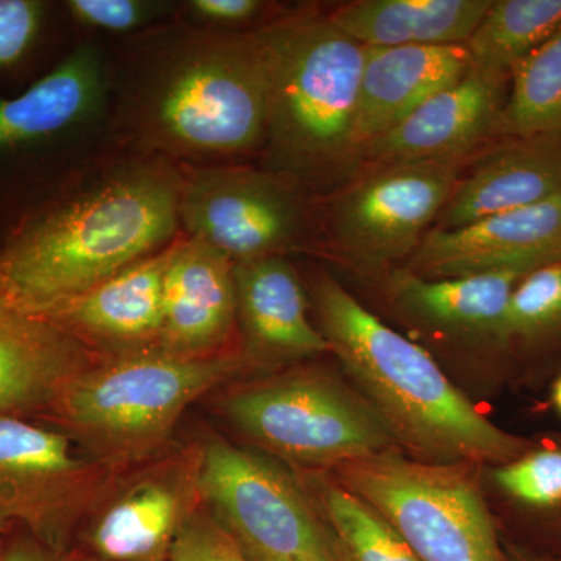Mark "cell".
<instances>
[{
  "label": "cell",
  "mask_w": 561,
  "mask_h": 561,
  "mask_svg": "<svg viewBox=\"0 0 561 561\" xmlns=\"http://www.w3.org/2000/svg\"><path fill=\"white\" fill-rule=\"evenodd\" d=\"M117 114L146 154L239 164L267 139V49L260 28L165 25L133 39L116 73Z\"/></svg>",
  "instance_id": "6da1fadb"
},
{
  "label": "cell",
  "mask_w": 561,
  "mask_h": 561,
  "mask_svg": "<svg viewBox=\"0 0 561 561\" xmlns=\"http://www.w3.org/2000/svg\"><path fill=\"white\" fill-rule=\"evenodd\" d=\"M181 168L144 153L92 172L0 247V295L38 313L94 289L179 238Z\"/></svg>",
  "instance_id": "7a4b0ae2"
},
{
  "label": "cell",
  "mask_w": 561,
  "mask_h": 561,
  "mask_svg": "<svg viewBox=\"0 0 561 561\" xmlns=\"http://www.w3.org/2000/svg\"><path fill=\"white\" fill-rule=\"evenodd\" d=\"M311 294L332 353L412 459L500 467L529 451V442L485 419L427 351L387 327L337 279L317 273Z\"/></svg>",
  "instance_id": "3957f363"
},
{
  "label": "cell",
  "mask_w": 561,
  "mask_h": 561,
  "mask_svg": "<svg viewBox=\"0 0 561 561\" xmlns=\"http://www.w3.org/2000/svg\"><path fill=\"white\" fill-rule=\"evenodd\" d=\"M261 31L271 76L262 168L321 201L365 168L356 136L365 47L309 7Z\"/></svg>",
  "instance_id": "277c9868"
},
{
  "label": "cell",
  "mask_w": 561,
  "mask_h": 561,
  "mask_svg": "<svg viewBox=\"0 0 561 561\" xmlns=\"http://www.w3.org/2000/svg\"><path fill=\"white\" fill-rule=\"evenodd\" d=\"M247 370L241 348L203 357L161 351L103 357L35 421L62 432L91 459L124 471L169 449L187 408Z\"/></svg>",
  "instance_id": "5b68a950"
},
{
  "label": "cell",
  "mask_w": 561,
  "mask_h": 561,
  "mask_svg": "<svg viewBox=\"0 0 561 561\" xmlns=\"http://www.w3.org/2000/svg\"><path fill=\"white\" fill-rule=\"evenodd\" d=\"M224 411L249 440L305 471L334 470L398 446L364 397L317 368L236 387Z\"/></svg>",
  "instance_id": "8992f818"
},
{
  "label": "cell",
  "mask_w": 561,
  "mask_h": 561,
  "mask_svg": "<svg viewBox=\"0 0 561 561\" xmlns=\"http://www.w3.org/2000/svg\"><path fill=\"white\" fill-rule=\"evenodd\" d=\"M471 463H426L394 448L346 461L335 479L389 522L421 561H507Z\"/></svg>",
  "instance_id": "52a82bcc"
},
{
  "label": "cell",
  "mask_w": 561,
  "mask_h": 561,
  "mask_svg": "<svg viewBox=\"0 0 561 561\" xmlns=\"http://www.w3.org/2000/svg\"><path fill=\"white\" fill-rule=\"evenodd\" d=\"M461 169L446 162L365 165L316 201L313 241L367 271L409 260L445 209Z\"/></svg>",
  "instance_id": "ba28073f"
},
{
  "label": "cell",
  "mask_w": 561,
  "mask_h": 561,
  "mask_svg": "<svg viewBox=\"0 0 561 561\" xmlns=\"http://www.w3.org/2000/svg\"><path fill=\"white\" fill-rule=\"evenodd\" d=\"M203 440V505L249 556L339 561L332 535L297 476L216 434Z\"/></svg>",
  "instance_id": "9c48e42d"
},
{
  "label": "cell",
  "mask_w": 561,
  "mask_h": 561,
  "mask_svg": "<svg viewBox=\"0 0 561 561\" xmlns=\"http://www.w3.org/2000/svg\"><path fill=\"white\" fill-rule=\"evenodd\" d=\"M180 225L234 264L287 256L316 238V201L264 168L183 165Z\"/></svg>",
  "instance_id": "30bf717a"
},
{
  "label": "cell",
  "mask_w": 561,
  "mask_h": 561,
  "mask_svg": "<svg viewBox=\"0 0 561 561\" xmlns=\"http://www.w3.org/2000/svg\"><path fill=\"white\" fill-rule=\"evenodd\" d=\"M76 448L47 424L0 415V522L62 553L121 472Z\"/></svg>",
  "instance_id": "8fae6325"
},
{
  "label": "cell",
  "mask_w": 561,
  "mask_h": 561,
  "mask_svg": "<svg viewBox=\"0 0 561 561\" xmlns=\"http://www.w3.org/2000/svg\"><path fill=\"white\" fill-rule=\"evenodd\" d=\"M203 440L121 471L81 524L72 552L92 561H169L203 507Z\"/></svg>",
  "instance_id": "7c38bea8"
},
{
  "label": "cell",
  "mask_w": 561,
  "mask_h": 561,
  "mask_svg": "<svg viewBox=\"0 0 561 561\" xmlns=\"http://www.w3.org/2000/svg\"><path fill=\"white\" fill-rule=\"evenodd\" d=\"M511 80L471 68L364 149L365 165L446 162L465 165L501 138Z\"/></svg>",
  "instance_id": "4fadbf2b"
},
{
  "label": "cell",
  "mask_w": 561,
  "mask_h": 561,
  "mask_svg": "<svg viewBox=\"0 0 561 561\" xmlns=\"http://www.w3.org/2000/svg\"><path fill=\"white\" fill-rule=\"evenodd\" d=\"M561 261V192L548 201L454 230L432 228L405 268L424 278L529 273Z\"/></svg>",
  "instance_id": "5bb4252c"
},
{
  "label": "cell",
  "mask_w": 561,
  "mask_h": 561,
  "mask_svg": "<svg viewBox=\"0 0 561 561\" xmlns=\"http://www.w3.org/2000/svg\"><path fill=\"white\" fill-rule=\"evenodd\" d=\"M176 239L164 250L124 268L87 294L36 317L50 321L101 357L158 351L164 276Z\"/></svg>",
  "instance_id": "9a60e30c"
},
{
  "label": "cell",
  "mask_w": 561,
  "mask_h": 561,
  "mask_svg": "<svg viewBox=\"0 0 561 561\" xmlns=\"http://www.w3.org/2000/svg\"><path fill=\"white\" fill-rule=\"evenodd\" d=\"M234 261L202 239L180 234L164 276L158 351L203 357L239 348Z\"/></svg>",
  "instance_id": "2e32d148"
},
{
  "label": "cell",
  "mask_w": 561,
  "mask_h": 561,
  "mask_svg": "<svg viewBox=\"0 0 561 561\" xmlns=\"http://www.w3.org/2000/svg\"><path fill=\"white\" fill-rule=\"evenodd\" d=\"M239 348L250 368L332 353L308 316V295L286 256L236 262Z\"/></svg>",
  "instance_id": "e0dca14e"
},
{
  "label": "cell",
  "mask_w": 561,
  "mask_h": 561,
  "mask_svg": "<svg viewBox=\"0 0 561 561\" xmlns=\"http://www.w3.org/2000/svg\"><path fill=\"white\" fill-rule=\"evenodd\" d=\"M561 192V135L501 136L461 169L435 230L537 205Z\"/></svg>",
  "instance_id": "ac0fdd59"
},
{
  "label": "cell",
  "mask_w": 561,
  "mask_h": 561,
  "mask_svg": "<svg viewBox=\"0 0 561 561\" xmlns=\"http://www.w3.org/2000/svg\"><path fill=\"white\" fill-rule=\"evenodd\" d=\"M101 359L50 321L21 311L0 295V415L35 420Z\"/></svg>",
  "instance_id": "d6986e66"
},
{
  "label": "cell",
  "mask_w": 561,
  "mask_h": 561,
  "mask_svg": "<svg viewBox=\"0 0 561 561\" xmlns=\"http://www.w3.org/2000/svg\"><path fill=\"white\" fill-rule=\"evenodd\" d=\"M470 69L465 46L365 47L356 131L362 153Z\"/></svg>",
  "instance_id": "ffe728a7"
},
{
  "label": "cell",
  "mask_w": 561,
  "mask_h": 561,
  "mask_svg": "<svg viewBox=\"0 0 561 561\" xmlns=\"http://www.w3.org/2000/svg\"><path fill=\"white\" fill-rule=\"evenodd\" d=\"M491 0H351L328 20L370 49L465 46Z\"/></svg>",
  "instance_id": "44dd1931"
},
{
  "label": "cell",
  "mask_w": 561,
  "mask_h": 561,
  "mask_svg": "<svg viewBox=\"0 0 561 561\" xmlns=\"http://www.w3.org/2000/svg\"><path fill=\"white\" fill-rule=\"evenodd\" d=\"M524 273L493 272L456 278H424L409 268L391 275L394 305L427 327L502 342L505 312Z\"/></svg>",
  "instance_id": "7402d4cb"
},
{
  "label": "cell",
  "mask_w": 561,
  "mask_h": 561,
  "mask_svg": "<svg viewBox=\"0 0 561 561\" xmlns=\"http://www.w3.org/2000/svg\"><path fill=\"white\" fill-rule=\"evenodd\" d=\"M99 49L83 44L13 99L0 98V150L50 138L88 119L105 99Z\"/></svg>",
  "instance_id": "603a6c76"
},
{
  "label": "cell",
  "mask_w": 561,
  "mask_h": 561,
  "mask_svg": "<svg viewBox=\"0 0 561 561\" xmlns=\"http://www.w3.org/2000/svg\"><path fill=\"white\" fill-rule=\"evenodd\" d=\"M300 482L327 523L339 561H421L367 502L323 471H302Z\"/></svg>",
  "instance_id": "cb8c5ba5"
},
{
  "label": "cell",
  "mask_w": 561,
  "mask_h": 561,
  "mask_svg": "<svg viewBox=\"0 0 561 561\" xmlns=\"http://www.w3.org/2000/svg\"><path fill=\"white\" fill-rule=\"evenodd\" d=\"M561 25V0H491L465 43L471 68L511 80L513 70Z\"/></svg>",
  "instance_id": "d4e9b609"
},
{
  "label": "cell",
  "mask_w": 561,
  "mask_h": 561,
  "mask_svg": "<svg viewBox=\"0 0 561 561\" xmlns=\"http://www.w3.org/2000/svg\"><path fill=\"white\" fill-rule=\"evenodd\" d=\"M561 135V25L511 77L501 136Z\"/></svg>",
  "instance_id": "484cf974"
},
{
  "label": "cell",
  "mask_w": 561,
  "mask_h": 561,
  "mask_svg": "<svg viewBox=\"0 0 561 561\" xmlns=\"http://www.w3.org/2000/svg\"><path fill=\"white\" fill-rule=\"evenodd\" d=\"M561 332V261L526 273L505 312L502 342H537Z\"/></svg>",
  "instance_id": "4316f807"
},
{
  "label": "cell",
  "mask_w": 561,
  "mask_h": 561,
  "mask_svg": "<svg viewBox=\"0 0 561 561\" xmlns=\"http://www.w3.org/2000/svg\"><path fill=\"white\" fill-rule=\"evenodd\" d=\"M493 479L507 496L527 507H561V448L529 449L496 467Z\"/></svg>",
  "instance_id": "83f0119b"
},
{
  "label": "cell",
  "mask_w": 561,
  "mask_h": 561,
  "mask_svg": "<svg viewBox=\"0 0 561 561\" xmlns=\"http://www.w3.org/2000/svg\"><path fill=\"white\" fill-rule=\"evenodd\" d=\"M169 561H253L203 505L173 546Z\"/></svg>",
  "instance_id": "f1b7e54d"
},
{
  "label": "cell",
  "mask_w": 561,
  "mask_h": 561,
  "mask_svg": "<svg viewBox=\"0 0 561 561\" xmlns=\"http://www.w3.org/2000/svg\"><path fill=\"white\" fill-rule=\"evenodd\" d=\"M65 7L84 27L113 33L139 31L165 10L162 3L144 0H68Z\"/></svg>",
  "instance_id": "f546056e"
},
{
  "label": "cell",
  "mask_w": 561,
  "mask_h": 561,
  "mask_svg": "<svg viewBox=\"0 0 561 561\" xmlns=\"http://www.w3.org/2000/svg\"><path fill=\"white\" fill-rule=\"evenodd\" d=\"M181 10L190 24L221 32H250L272 20L273 3L261 0H190Z\"/></svg>",
  "instance_id": "4dcf8cb0"
},
{
  "label": "cell",
  "mask_w": 561,
  "mask_h": 561,
  "mask_svg": "<svg viewBox=\"0 0 561 561\" xmlns=\"http://www.w3.org/2000/svg\"><path fill=\"white\" fill-rule=\"evenodd\" d=\"M44 10L38 0H0V69L16 65L31 50Z\"/></svg>",
  "instance_id": "1f68e13d"
},
{
  "label": "cell",
  "mask_w": 561,
  "mask_h": 561,
  "mask_svg": "<svg viewBox=\"0 0 561 561\" xmlns=\"http://www.w3.org/2000/svg\"><path fill=\"white\" fill-rule=\"evenodd\" d=\"M70 553L55 551L21 527L13 526L3 541L0 561H69Z\"/></svg>",
  "instance_id": "d6a6232c"
},
{
  "label": "cell",
  "mask_w": 561,
  "mask_h": 561,
  "mask_svg": "<svg viewBox=\"0 0 561 561\" xmlns=\"http://www.w3.org/2000/svg\"><path fill=\"white\" fill-rule=\"evenodd\" d=\"M552 401L553 405L557 408V411H559L561 415V376L559 379H557L556 383H553Z\"/></svg>",
  "instance_id": "836d02e7"
},
{
  "label": "cell",
  "mask_w": 561,
  "mask_h": 561,
  "mask_svg": "<svg viewBox=\"0 0 561 561\" xmlns=\"http://www.w3.org/2000/svg\"><path fill=\"white\" fill-rule=\"evenodd\" d=\"M507 561H540L535 559V557L529 556V553L522 551H511L507 557Z\"/></svg>",
  "instance_id": "e575fe53"
},
{
  "label": "cell",
  "mask_w": 561,
  "mask_h": 561,
  "mask_svg": "<svg viewBox=\"0 0 561 561\" xmlns=\"http://www.w3.org/2000/svg\"><path fill=\"white\" fill-rule=\"evenodd\" d=\"M11 527H13V526H10V524L0 522V551H2L3 541H5L7 535H9Z\"/></svg>",
  "instance_id": "d590c367"
},
{
  "label": "cell",
  "mask_w": 561,
  "mask_h": 561,
  "mask_svg": "<svg viewBox=\"0 0 561 561\" xmlns=\"http://www.w3.org/2000/svg\"><path fill=\"white\" fill-rule=\"evenodd\" d=\"M69 561H92V560L84 559V557L76 556V553H70Z\"/></svg>",
  "instance_id": "8d00e7d4"
},
{
  "label": "cell",
  "mask_w": 561,
  "mask_h": 561,
  "mask_svg": "<svg viewBox=\"0 0 561 561\" xmlns=\"http://www.w3.org/2000/svg\"><path fill=\"white\" fill-rule=\"evenodd\" d=\"M247 556H249V553H247ZM249 557L253 561H280V560L265 559V557H254V556H249Z\"/></svg>",
  "instance_id": "74e56055"
}]
</instances>
